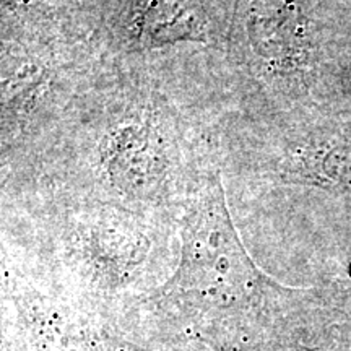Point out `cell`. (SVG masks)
Here are the masks:
<instances>
[{"label":"cell","mask_w":351,"mask_h":351,"mask_svg":"<svg viewBox=\"0 0 351 351\" xmlns=\"http://www.w3.org/2000/svg\"><path fill=\"white\" fill-rule=\"evenodd\" d=\"M197 26L189 0H153L145 15L148 36L174 39L181 33H192Z\"/></svg>","instance_id":"6da1fadb"}]
</instances>
